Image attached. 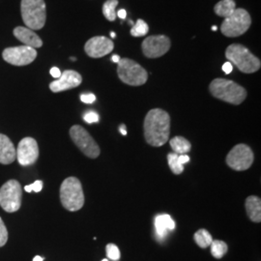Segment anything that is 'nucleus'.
Returning a JSON list of instances; mask_svg holds the SVG:
<instances>
[{
  "label": "nucleus",
  "instance_id": "38",
  "mask_svg": "<svg viewBox=\"0 0 261 261\" xmlns=\"http://www.w3.org/2000/svg\"><path fill=\"white\" fill-rule=\"evenodd\" d=\"M24 190H25V192H28V193H31V192H32L31 185H28V186L24 187Z\"/></svg>",
  "mask_w": 261,
  "mask_h": 261
},
{
  "label": "nucleus",
  "instance_id": "37",
  "mask_svg": "<svg viewBox=\"0 0 261 261\" xmlns=\"http://www.w3.org/2000/svg\"><path fill=\"white\" fill-rule=\"evenodd\" d=\"M120 59H121V57L119 56H112V60L114 62V63H118L119 61H120Z\"/></svg>",
  "mask_w": 261,
  "mask_h": 261
},
{
  "label": "nucleus",
  "instance_id": "31",
  "mask_svg": "<svg viewBox=\"0 0 261 261\" xmlns=\"http://www.w3.org/2000/svg\"><path fill=\"white\" fill-rule=\"evenodd\" d=\"M31 188H32V192L35 193H39L42 191L43 189V182L41 180H37L35 181L33 184H31Z\"/></svg>",
  "mask_w": 261,
  "mask_h": 261
},
{
  "label": "nucleus",
  "instance_id": "19",
  "mask_svg": "<svg viewBox=\"0 0 261 261\" xmlns=\"http://www.w3.org/2000/svg\"><path fill=\"white\" fill-rule=\"evenodd\" d=\"M155 228L159 237L164 238L168 230L175 228V223L169 215H158L155 219Z\"/></svg>",
  "mask_w": 261,
  "mask_h": 261
},
{
  "label": "nucleus",
  "instance_id": "36",
  "mask_svg": "<svg viewBox=\"0 0 261 261\" xmlns=\"http://www.w3.org/2000/svg\"><path fill=\"white\" fill-rule=\"evenodd\" d=\"M119 130H120V132H121V134L123 135V136H126V135H127V129H126V125L122 124L121 126H120V128H119Z\"/></svg>",
  "mask_w": 261,
  "mask_h": 261
},
{
  "label": "nucleus",
  "instance_id": "35",
  "mask_svg": "<svg viewBox=\"0 0 261 261\" xmlns=\"http://www.w3.org/2000/svg\"><path fill=\"white\" fill-rule=\"evenodd\" d=\"M116 16H118V18L120 19H126V16H127V12L126 10L121 9L118 11V13H116Z\"/></svg>",
  "mask_w": 261,
  "mask_h": 261
},
{
  "label": "nucleus",
  "instance_id": "40",
  "mask_svg": "<svg viewBox=\"0 0 261 261\" xmlns=\"http://www.w3.org/2000/svg\"><path fill=\"white\" fill-rule=\"evenodd\" d=\"M111 36H112V38H115L116 34L114 32H111Z\"/></svg>",
  "mask_w": 261,
  "mask_h": 261
},
{
  "label": "nucleus",
  "instance_id": "28",
  "mask_svg": "<svg viewBox=\"0 0 261 261\" xmlns=\"http://www.w3.org/2000/svg\"><path fill=\"white\" fill-rule=\"evenodd\" d=\"M8 230L7 227L4 224V222L2 221V219L0 218V248L5 246L6 243L8 241Z\"/></svg>",
  "mask_w": 261,
  "mask_h": 261
},
{
  "label": "nucleus",
  "instance_id": "23",
  "mask_svg": "<svg viewBox=\"0 0 261 261\" xmlns=\"http://www.w3.org/2000/svg\"><path fill=\"white\" fill-rule=\"evenodd\" d=\"M118 5V0H108L103 3V15L106 19L110 21H114L116 19V7Z\"/></svg>",
  "mask_w": 261,
  "mask_h": 261
},
{
  "label": "nucleus",
  "instance_id": "26",
  "mask_svg": "<svg viewBox=\"0 0 261 261\" xmlns=\"http://www.w3.org/2000/svg\"><path fill=\"white\" fill-rule=\"evenodd\" d=\"M168 166L174 174H181L184 171V166L179 161V155L176 153H169L168 155Z\"/></svg>",
  "mask_w": 261,
  "mask_h": 261
},
{
  "label": "nucleus",
  "instance_id": "1",
  "mask_svg": "<svg viewBox=\"0 0 261 261\" xmlns=\"http://www.w3.org/2000/svg\"><path fill=\"white\" fill-rule=\"evenodd\" d=\"M144 138L151 146L160 147L166 144L170 135V116L161 109H153L144 119Z\"/></svg>",
  "mask_w": 261,
  "mask_h": 261
},
{
  "label": "nucleus",
  "instance_id": "39",
  "mask_svg": "<svg viewBox=\"0 0 261 261\" xmlns=\"http://www.w3.org/2000/svg\"><path fill=\"white\" fill-rule=\"evenodd\" d=\"M44 260V258L43 257H41V256H39V255H37V256H35L34 257V259H33V261H43Z\"/></svg>",
  "mask_w": 261,
  "mask_h": 261
},
{
  "label": "nucleus",
  "instance_id": "16",
  "mask_svg": "<svg viewBox=\"0 0 261 261\" xmlns=\"http://www.w3.org/2000/svg\"><path fill=\"white\" fill-rule=\"evenodd\" d=\"M14 36L25 46L37 48L43 46V41L30 28L18 27L14 29Z\"/></svg>",
  "mask_w": 261,
  "mask_h": 261
},
{
  "label": "nucleus",
  "instance_id": "17",
  "mask_svg": "<svg viewBox=\"0 0 261 261\" xmlns=\"http://www.w3.org/2000/svg\"><path fill=\"white\" fill-rule=\"evenodd\" d=\"M17 157L16 148L9 138L0 134V164L10 165Z\"/></svg>",
  "mask_w": 261,
  "mask_h": 261
},
{
  "label": "nucleus",
  "instance_id": "11",
  "mask_svg": "<svg viewBox=\"0 0 261 261\" xmlns=\"http://www.w3.org/2000/svg\"><path fill=\"white\" fill-rule=\"evenodd\" d=\"M3 59L14 66H25L32 63L36 57L37 51L33 47L28 46L7 47L3 50Z\"/></svg>",
  "mask_w": 261,
  "mask_h": 261
},
{
  "label": "nucleus",
  "instance_id": "34",
  "mask_svg": "<svg viewBox=\"0 0 261 261\" xmlns=\"http://www.w3.org/2000/svg\"><path fill=\"white\" fill-rule=\"evenodd\" d=\"M179 161L180 163L184 166L187 163L190 162V157L188 156V154H184V155H179Z\"/></svg>",
  "mask_w": 261,
  "mask_h": 261
},
{
  "label": "nucleus",
  "instance_id": "42",
  "mask_svg": "<svg viewBox=\"0 0 261 261\" xmlns=\"http://www.w3.org/2000/svg\"><path fill=\"white\" fill-rule=\"evenodd\" d=\"M212 29H213V31H216V30H217V27H213Z\"/></svg>",
  "mask_w": 261,
  "mask_h": 261
},
{
  "label": "nucleus",
  "instance_id": "6",
  "mask_svg": "<svg viewBox=\"0 0 261 261\" xmlns=\"http://www.w3.org/2000/svg\"><path fill=\"white\" fill-rule=\"evenodd\" d=\"M117 64V75L122 83L130 86H140L147 82L148 73L138 62L130 58H121Z\"/></svg>",
  "mask_w": 261,
  "mask_h": 261
},
{
  "label": "nucleus",
  "instance_id": "2",
  "mask_svg": "<svg viewBox=\"0 0 261 261\" xmlns=\"http://www.w3.org/2000/svg\"><path fill=\"white\" fill-rule=\"evenodd\" d=\"M209 90L215 98L236 106L247 98V90L243 86L225 79L214 80L209 85Z\"/></svg>",
  "mask_w": 261,
  "mask_h": 261
},
{
  "label": "nucleus",
  "instance_id": "7",
  "mask_svg": "<svg viewBox=\"0 0 261 261\" xmlns=\"http://www.w3.org/2000/svg\"><path fill=\"white\" fill-rule=\"evenodd\" d=\"M252 24V18L247 10L236 8L233 13L224 19L221 31L226 37H238L245 34Z\"/></svg>",
  "mask_w": 261,
  "mask_h": 261
},
{
  "label": "nucleus",
  "instance_id": "21",
  "mask_svg": "<svg viewBox=\"0 0 261 261\" xmlns=\"http://www.w3.org/2000/svg\"><path fill=\"white\" fill-rule=\"evenodd\" d=\"M169 144L173 150V153H176L178 155L188 154L192 148L191 142L185 138L180 137V136L169 140Z\"/></svg>",
  "mask_w": 261,
  "mask_h": 261
},
{
  "label": "nucleus",
  "instance_id": "14",
  "mask_svg": "<svg viewBox=\"0 0 261 261\" xmlns=\"http://www.w3.org/2000/svg\"><path fill=\"white\" fill-rule=\"evenodd\" d=\"M114 44L110 38L105 36H95L90 38L84 46L86 55L92 58H101L108 56L113 50Z\"/></svg>",
  "mask_w": 261,
  "mask_h": 261
},
{
  "label": "nucleus",
  "instance_id": "22",
  "mask_svg": "<svg viewBox=\"0 0 261 261\" xmlns=\"http://www.w3.org/2000/svg\"><path fill=\"white\" fill-rule=\"evenodd\" d=\"M194 239L197 244V246L200 247L201 249H205V248L210 247L211 243L213 241L211 233L208 230L203 229V228L196 231L195 235H194Z\"/></svg>",
  "mask_w": 261,
  "mask_h": 261
},
{
  "label": "nucleus",
  "instance_id": "4",
  "mask_svg": "<svg viewBox=\"0 0 261 261\" xmlns=\"http://www.w3.org/2000/svg\"><path fill=\"white\" fill-rule=\"evenodd\" d=\"M60 200L66 210L71 212L79 211L84 207V190L77 178H66L62 182L60 187Z\"/></svg>",
  "mask_w": 261,
  "mask_h": 261
},
{
  "label": "nucleus",
  "instance_id": "30",
  "mask_svg": "<svg viewBox=\"0 0 261 261\" xmlns=\"http://www.w3.org/2000/svg\"><path fill=\"white\" fill-rule=\"evenodd\" d=\"M81 100L85 103H93L96 101V96L92 93L83 94L81 96Z\"/></svg>",
  "mask_w": 261,
  "mask_h": 261
},
{
  "label": "nucleus",
  "instance_id": "29",
  "mask_svg": "<svg viewBox=\"0 0 261 261\" xmlns=\"http://www.w3.org/2000/svg\"><path fill=\"white\" fill-rule=\"evenodd\" d=\"M84 121L92 124V123H97L99 121V115L98 113L95 112H88L84 114Z\"/></svg>",
  "mask_w": 261,
  "mask_h": 261
},
{
  "label": "nucleus",
  "instance_id": "10",
  "mask_svg": "<svg viewBox=\"0 0 261 261\" xmlns=\"http://www.w3.org/2000/svg\"><path fill=\"white\" fill-rule=\"evenodd\" d=\"M254 160L252 150L247 144L234 146L226 156V164L236 171H244L252 167Z\"/></svg>",
  "mask_w": 261,
  "mask_h": 261
},
{
  "label": "nucleus",
  "instance_id": "13",
  "mask_svg": "<svg viewBox=\"0 0 261 261\" xmlns=\"http://www.w3.org/2000/svg\"><path fill=\"white\" fill-rule=\"evenodd\" d=\"M16 154L20 166L28 167L35 164L39 158L37 141L32 138L22 139L19 141Z\"/></svg>",
  "mask_w": 261,
  "mask_h": 261
},
{
  "label": "nucleus",
  "instance_id": "15",
  "mask_svg": "<svg viewBox=\"0 0 261 261\" xmlns=\"http://www.w3.org/2000/svg\"><path fill=\"white\" fill-rule=\"evenodd\" d=\"M83 82V77L80 73L73 70H66L59 79L49 84V89L55 92H62L69 89H73L80 86Z\"/></svg>",
  "mask_w": 261,
  "mask_h": 261
},
{
  "label": "nucleus",
  "instance_id": "12",
  "mask_svg": "<svg viewBox=\"0 0 261 261\" xmlns=\"http://www.w3.org/2000/svg\"><path fill=\"white\" fill-rule=\"evenodd\" d=\"M171 46L170 39L166 35H152L145 38L141 44L143 55L147 58H158L165 56Z\"/></svg>",
  "mask_w": 261,
  "mask_h": 261
},
{
  "label": "nucleus",
  "instance_id": "20",
  "mask_svg": "<svg viewBox=\"0 0 261 261\" xmlns=\"http://www.w3.org/2000/svg\"><path fill=\"white\" fill-rule=\"evenodd\" d=\"M236 9V3L234 0H221L214 7L215 14L222 18L229 17Z\"/></svg>",
  "mask_w": 261,
  "mask_h": 261
},
{
  "label": "nucleus",
  "instance_id": "43",
  "mask_svg": "<svg viewBox=\"0 0 261 261\" xmlns=\"http://www.w3.org/2000/svg\"><path fill=\"white\" fill-rule=\"evenodd\" d=\"M102 261H109V260H108V259H103V260H102Z\"/></svg>",
  "mask_w": 261,
  "mask_h": 261
},
{
  "label": "nucleus",
  "instance_id": "27",
  "mask_svg": "<svg viewBox=\"0 0 261 261\" xmlns=\"http://www.w3.org/2000/svg\"><path fill=\"white\" fill-rule=\"evenodd\" d=\"M106 252H107L108 257L111 258L112 260L117 261L120 259V251L116 245L108 244L106 248Z\"/></svg>",
  "mask_w": 261,
  "mask_h": 261
},
{
  "label": "nucleus",
  "instance_id": "41",
  "mask_svg": "<svg viewBox=\"0 0 261 261\" xmlns=\"http://www.w3.org/2000/svg\"><path fill=\"white\" fill-rule=\"evenodd\" d=\"M71 60H73V61H75L76 59H75V57H71Z\"/></svg>",
  "mask_w": 261,
  "mask_h": 261
},
{
  "label": "nucleus",
  "instance_id": "8",
  "mask_svg": "<svg viewBox=\"0 0 261 261\" xmlns=\"http://www.w3.org/2000/svg\"><path fill=\"white\" fill-rule=\"evenodd\" d=\"M22 189L17 180H9L0 188V206L8 213L17 212L21 206Z\"/></svg>",
  "mask_w": 261,
  "mask_h": 261
},
{
  "label": "nucleus",
  "instance_id": "33",
  "mask_svg": "<svg viewBox=\"0 0 261 261\" xmlns=\"http://www.w3.org/2000/svg\"><path fill=\"white\" fill-rule=\"evenodd\" d=\"M50 75H53L55 79H59L60 76H61V71L57 68V67H54V68H51L50 69Z\"/></svg>",
  "mask_w": 261,
  "mask_h": 261
},
{
  "label": "nucleus",
  "instance_id": "9",
  "mask_svg": "<svg viewBox=\"0 0 261 261\" xmlns=\"http://www.w3.org/2000/svg\"><path fill=\"white\" fill-rule=\"evenodd\" d=\"M70 137L77 146V148L81 150L85 156L90 159L99 157L101 150L98 143L84 127L80 125H74L70 129Z\"/></svg>",
  "mask_w": 261,
  "mask_h": 261
},
{
  "label": "nucleus",
  "instance_id": "3",
  "mask_svg": "<svg viewBox=\"0 0 261 261\" xmlns=\"http://www.w3.org/2000/svg\"><path fill=\"white\" fill-rule=\"evenodd\" d=\"M225 57L228 62L233 63L239 71L245 74H252L260 69L259 58L253 56L249 48L240 44L228 46L225 49Z\"/></svg>",
  "mask_w": 261,
  "mask_h": 261
},
{
  "label": "nucleus",
  "instance_id": "32",
  "mask_svg": "<svg viewBox=\"0 0 261 261\" xmlns=\"http://www.w3.org/2000/svg\"><path fill=\"white\" fill-rule=\"evenodd\" d=\"M232 70H233V66H232V64H231L230 62H228V61L225 62L224 65H223V71H224L226 75L230 74V73L232 72Z\"/></svg>",
  "mask_w": 261,
  "mask_h": 261
},
{
  "label": "nucleus",
  "instance_id": "18",
  "mask_svg": "<svg viewBox=\"0 0 261 261\" xmlns=\"http://www.w3.org/2000/svg\"><path fill=\"white\" fill-rule=\"evenodd\" d=\"M246 211L253 223L261 222V199L258 196H250L246 199Z\"/></svg>",
  "mask_w": 261,
  "mask_h": 261
},
{
  "label": "nucleus",
  "instance_id": "25",
  "mask_svg": "<svg viewBox=\"0 0 261 261\" xmlns=\"http://www.w3.org/2000/svg\"><path fill=\"white\" fill-rule=\"evenodd\" d=\"M211 253L215 258L220 259L227 252V245L222 240H213L211 243Z\"/></svg>",
  "mask_w": 261,
  "mask_h": 261
},
{
  "label": "nucleus",
  "instance_id": "5",
  "mask_svg": "<svg viewBox=\"0 0 261 261\" xmlns=\"http://www.w3.org/2000/svg\"><path fill=\"white\" fill-rule=\"evenodd\" d=\"M21 18L31 30H39L45 27L47 8L44 0H21Z\"/></svg>",
  "mask_w": 261,
  "mask_h": 261
},
{
  "label": "nucleus",
  "instance_id": "24",
  "mask_svg": "<svg viewBox=\"0 0 261 261\" xmlns=\"http://www.w3.org/2000/svg\"><path fill=\"white\" fill-rule=\"evenodd\" d=\"M149 32V27L143 19H138L130 29V35L133 37H143Z\"/></svg>",
  "mask_w": 261,
  "mask_h": 261
}]
</instances>
